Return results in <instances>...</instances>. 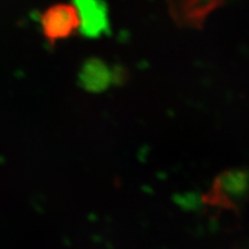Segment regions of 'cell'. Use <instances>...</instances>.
Returning a JSON list of instances; mask_svg holds the SVG:
<instances>
[{
  "instance_id": "1",
  "label": "cell",
  "mask_w": 249,
  "mask_h": 249,
  "mask_svg": "<svg viewBox=\"0 0 249 249\" xmlns=\"http://www.w3.org/2000/svg\"><path fill=\"white\" fill-rule=\"evenodd\" d=\"M43 33L51 43L66 38L80 29V18L75 6L58 4L46 9L40 17Z\"/></svg>"
},
{
  "instance_id": "3",
  "label": "cell",
  "mask_w": 249,
  "mask_h": 249,
  "mask_svg": "<svg viewBox=\"0 0 249 249\" xmlns=\"http://www.w3.org/2000/svg\"><path fill=\"white\" fill-rule=\"evenodd\" d=\"M80 18V31L88 38L110 33L108 9L104 0H71Z\"/></svg>"
},
{
  "instance_id": "2",
  "label": "cell",
  "mask_w": 249,
  "mask_h": 249,
  "mask_svg": "<svg viewBox=\"0 0 249 249\" xmlns=\"http://www.w3.org/2000/svg\"><path fill=\"white\" fill-rule=\"evenodd\" d=\"M225 0H167L171 17L179 26L201 28Z\"/></svg>"
},
{
  "instance_id": "4",
  "label": "cell",
  "mask_w": 249,
  "mask_h": 249,
  "mask_svg": "<svg viewBox=\"0 0 249 249\" xmlns=\"http://www.w3.org/2000/svg\"><path fill=\"white\" fill-rule=\"evenodd\" d=\"M116 73L99 59H89L83 64L79 73L82 87L89 91H103L113 82Z\"/></svg>"
}]
</instances>
